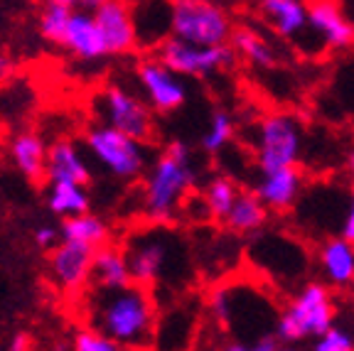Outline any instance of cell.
Returning a JSON list of instances; mask_svg holds the SVG:
<instances>
[{"instance_id":"1","label":"cell","mask_w":354,"mask_h":351,"mask_svg":"<svg viewBox=\"0 0 354 351\" xmlns=\"http://www.w3.org/2000/svg\"><path fill=\"white\" fill-rule=\"evenodd\" d=\"M88 327L104 332L113 341L131 351H145L153 346L158 330V300L153 290L131 283L126 287H88L86 302Z\"/></svg>"},{"instance_id":"2","label":"cell","mask_w":354,"mask_h":351,"mask_svg":"<svg viewBox=\"0 0 354 351\" xmlns=\"http://www.w3.org/2000/svg\"><path fill=\"white\" fill-rule=\"evenodd\" d=\"M128 265H131L133 283L148 290H180L192 275V258L189 248L177 231L167 224H153L133 231L123 243Z\"/></svg>"},{"instance_id":"3","label":"cell","mask_w":354,"mask_h":351,"mask_svg":"<svg viewBox=\"0 0 354 351\" xmlns=\"http://www.w3.org/2000/svg\"><path fill=\"white\" fill-rule=\"evenodd\" d=\"M197 170L192 148L183 140H170L158 155L143 180V214L153 224H170L189 199Z\"/></svg>"},{"instance_id":"4","label":"cell","mask_w":354,"mask_h":351,"mask_svg":"<svg viewBox=\"0 0 354 351\" xmlns=\"http://www.w3.org/2000/svg\"><path fill=\"white\" fill-rule=\"evenodd\" d=\"M335 327V300L327 283L310 280L278 312L276 334L283 344L317 339Z\"/></svg>"},{"instance_id":"5","label":"cell","mask_w":354,"mask_h":351,"mask_svg":"<svg viewBox=\"0 0 354 351\" xmlns=\"http://www.w3.org/2000/svg\"><path fill=\"white\" fill-rule=\"evenodd\" d=\"M232 15L216 0H170V37L192 44H229Z\"/></svg>"},{"instance_id":"6","label":"cell","mask_w":354,"mask_h":351,"mask_svg":"<svg viewBox=\"0 0 354 351\" xmlns=\"http://www.w3.org/2000/svg\"><path fill=\"white\" fill-rule=\"evenodd\" d=\"M303 153V133L293 115L268 113L256 123L254 158L259 172L298 167Z\"/></svg>"},{"instance_id":"7","label":"cell","mask_w":354,"mask_h":351,"mask_svg":"<svg viewBox=\"0 0 354 351\" xmlns=\"http://www.w3.org/2000/svg\"><path fill=\"white\" fill-rule=\"evenodd\" d=\"M84 140H86V148L91 153V158L113 177L138 180L145 172V165H148L145 143L116 131L113 126H106V123L94 126L86 133Z\"/></svg>"},{"instance_id":"8","label":"cell","mask_w":354,"mask_h":351,"mask_svg":"<svg viewBox=\"0 0 354 351\" xmlns=\"http://www.w3.org/2000/svg\"><path fill=\"white\" fill-rule=\"evenodd\" d=\"M155 57L185 79H205L234 64L236 52L232 44H192L167 37L155 47Z\"/></svg>"},{"instance_id":"9","label":"cell","mask_w":354,"mask_h":351,"mask_svg":"<svg viewBox=\"0 0 354 351\" xmlns=\"http://www.w3.org/2000/svg\"><path fill=\"white\" fill-rule=\"evenodd\" d=\"M96 113L106 126H113L116 131L136 137L140 143H150L155 135L153 106L138 99L123 86H106L94 99Z\"/></svg>"},{"instance_id":"10","label":"cell","mask_w":354,"mask_h":351,"mask_svg":"<svg viewBox=\"0 0 354 351\" xmlns=\"http://www.w3.org/2000/svg\"><path fill=\"white\" fill-rule=\"evenodd\" d=\"M138 74V84L145 93V101L153 106L158 113H175L177 108H183L187 104V84L185 77L172 72L170 66L162 64L158 57L143 59L136 69Z\"/></svg>"},{"instance_id":"11","label":"cell","mask_w":354,"mask_h":351,"mask_svg":"<svg viewBox=\"0 0 354 351\" xmlns=\"http://www.w3.org/2000/svg\"><path fill=\"white\" fill-rule=\"evenodd\" d=\"M94 248L74 241H59L50 251V278L62 292L79 295L91 285Z\"/></svg>"},{"instance_id":"12","label":"cell","mask_w":354,"mask_h":351,"mask_svg":"<svg viewBox=\"0 0 354 351\" xmlns=\"http://www.w3.org/2000/svg\"><path fill=\"white\" fill-rule=\"evenodd\" d=\"M308 20L310 37L325 50L344 52L354 44V22L339 0H308Z\"/></svg>"},{"instance_id":"13","label":"cell","mask_w":354,"mask_h":351,"mask_svg":"<svg viewBox=\"0 0 354 351\" xmlns=\"http://www.w3.org/2000/svg\"><path fill=\"white\" fill-rule=\"evenodd\" d=\"M94 17L106 39L109 55H128L138 47V28L128 0H106L94 8Z\"/></svg>"},{"instance_id":"14","label":"cell","mask_w":354,"mask_h":351,"mask_svg":"<svg viewBox=\"0 0 354 351\" xmlns=\"http://www.w3.org/2000/svg\"><path fill=\"white\" fill-rule=\"evenodd\" d=\"M59 47H64L72 57L82 61H96L109 57V47L101 35L99 22L94 17V10H74L69 17L64 35H62Z\"/></svg>"},{"instance_id":"15","label":"cell","mask_w":354,"mask_h":351,"mask_svg":"<svg viewBox=\"0 0 354 351\" xmlns=\"http://www.w3.org/2000/svg\"><path fill=\"white\" fill-rule=\"evenodd\" d=\"M263 22L281 39L295 42L310 32L308 0H259Z\"/></svg>"},{"instance_id":"16","label":"cell","mask_w":354,"mask_h":351,"mask_svg":"<svg viewBox=\"0 0 354 351\" xmlns=\"http://www.w3.org/2000/svg\"><path fill=\"white\" fill-rule=\"evenodd\" d=\"M254 192L271 211H288L298 204L300 192H303V172L298 167L261 172Z\"/></svg>"},{"instance_id":"17","label":"cell","mask_w":354,"mask_h":351,"mask_svg":"<svg viewBox=\"0 0 354 351\" xmlns=\"http://www.w3.org/2000/svg\"><path fill=\"white\" fill-rule=\"evenodd\" d=\"M317 268L327 285L339 290L354 287V243L344 236L325 238L317 248Z\"/></svg>"},{"instance_id":"18","label":"cell","mask_w":354,"mask_h":351,"mask_svg":"<svg viewBox=\"0 0 354 351\" xmlns=\"http://www.w3.org/2000/svg\"><path fill=\"white\" fill-rule=\"evenodd\" d=\"M197 314L187 305H172L170 312L160 314L158 330H155L153 351H185L194 336Z\"/></svg>"},{"instance_id":"19","label":"cell","mask_w":354,"mask_h":351,"mask_svg":"<svg viewBox=\"0 0 354 351\" xmlns=\"http://www.w3.org/2000/svg\"><path fill=\"white\" fill-rule=\"evenodd\" d=\"M8 153H10L12 165L32 182L44 180L47 175V143L37 131H17L8 140Z\"/></svg>"},{"instance_id":"20","label":"cell","mask_w":354,"mask_h":351,"mask_svg":"<svg viewBox=\"0 0 354 351\" xmlns=\"http://www.w3.org/2000/svg\"><path fill=\"white\" fill-rule=\"evenodd\" d=\"M229 44L234 47L236 57H241L243 61H249L254 69L271 72V69H276L281 64V55H278L276 44L266 37L263 32L251 28V25H236Z\"/></svg>"},{"instance_id":"21","label":"cell","mask_w":354,"mask_h":351,"mask_svg":"<svg viewBox=\"0 0 354 351\" xmlns=\"http://www.w3.org/2000/svg\"><path fill=\"white\" fill-rule=\"evenodd\" d=\"M47 182H77L86 187L91 182V170L86 160L79 153V148L72 140H57L50 145L47 153Z\"/></svg>"},{"instance_id":"22","label":"cell","mask_w":354,"mask_h":351,"mask_svg":"<svg viewBox=\"0 0 354 351\" xmlns=\"http://www.w3.org/2000/svg\"><path fill=\"white\" fill-rule=\"evenodd\" d=\"M133 283L131 265H128L126 251L118 246H106L94 251V268H91V285L88 287H126Z\"/></svg>"},{"instance_id":"23","label":"cell","mask_w":354,"mask_h":351,"mask_svg":"<svg viewBox=\"0 0 354 351\" xmlns=\"http://www.w3.org/2000/svg\"><path fill=\"white\" fill-rule=\"evenodd\" d=\"M268 211L271 209L261 202V197L256 192H239L232 211L224 219V226L232 234H239V236H254L266 226Z\"/></svg>"},{"instance_id":"24","label":"cell","mask_w":354,"mask_h":351,"mask_svg":"<svg viewBox=\"0 0 354 351\" xmlns=\"http://www.w3.org/2000/svg\"><path fill=\"white\" fill-rule=\"evenodd\" d=\"M62 241H74L82 243L88 248H101L109 243L111 229L101 216L96 214H79V216H69V219L62 221Z\"/></svg>"},{"instance_id":"25","label":"cell","mask_w":354,"mask_h":351,"mask_svg":"<svg viewBox=\"0 0 354 351\" xmlns=\"http://www.w3.org/2000/svg\"><path fill=\"white\" fill-rule=\"evenodd\" d=\"M47 204H50L52 214L69 219L88 211V194L84 184L77 182H50V192H47Z\"/></svg>"},{"instance_id":"26","label":"cell","mask_w":354,"mask_h":351,"mask_svg":"<svg viewBox=\"0 0 354 351\" xmlns=\"http://www.w3.org/2000/svg\"><path fill=\"white\" fill-rule=\"evenodd\" d=\"M239 192H241V189H239L234 180H229V177H214V180L205 187V194H202V199H205V204H207V211H209V219L224 224V219H227L229 211H232L234 202H236Z\"/></svg>"},{"instance_id":"27","label":"cell","mask_w":354,"mask_h":351,"mask_svg":"<svg viewBox=\"0 0 354 351\" xmlns=\"http://www.w3.org/2000/svg\"><path fill=\"white\" fill-rule=\"evenodd\" d=\"M74 8L66 6V3H59V0H44L42 8H39V35L50 42L59 44L62 35H64L66 25H69V17H72Z\"/></svg>"},{"instance_id":"28","label":"cell","mask_w":354,"mask_h":351,"mask_svg":"<svg viewBox=\"0 0 354 351\" xmlns=\"http://www.w3.org/2000/svg\"><path fill=\"white\" fill-rule=\"evenodd\" d=\"M232 140H234V118L227 113V111H214L205 135H202V140H199L202 150H205L207 155H216L227 148Z\"/></svg>"},{"instance_id":"29","label":"cell","mask_w":354,"mask_h":351,"mask_svg":"<svg viewBox=\"0 0 354 351\" xmlns=\"http://www.w3.org/2000/svg\"><path fill=\"white\" fill-rule=\"evenodd\" d=\"M74 351H123V346L106 336L104 332L86 327L74 336Z\"/></svg>"},{"instance_id":"30","label":"cell","mask_w":354,"mask_h":351,"mask_svg":"<svg viewBox=\"0 0 354 351\" xmlns=\"http://www.w3.org/2000/svg\"><path fill=\"white\" fill-rule=\"evenodd\" d=\"M313 351H354V339L342 327H332L322 336H317Z\"/></svg>"},{"instance_id":"31","label":"cell","mask_w":354,"mask_h":351,"mask_svg":"<svg viewBox=\"0 0 354 351\" xmlns=\"http://www.w3.org/2000/svg\"><path fill=\"white\" fill-rule=\"evenodd\" d=\"M281 346V339H278L276 332L271 334H263L259 339H236V341H227L221 346V351H276Z\"/></svg>"},{"instance_id":"32","label":"cell","mask_w":354,"mask_h":351,"mask_svg":"<svg viewBox=\"0 0 354 351\" xmlns=\"http://www.w3.org/2000/svg\"><path fill=\"white\" fill-rule=\"evenodd\" d=\"M59 238H62V231H57L55 226H50V224H42L35 229V243H37L39 248L52 251V248L59 243Z\"/></svg>"},{"instance_id":"33","label":"cell","mask_w":354,"mask_h":351,"mask_svg":"<svg viewBox=\"0 0 354 351\" xmlns=\"http://www.w3.org/2000/svg\"><path fill=\"white\" fill-rule=\"evenodd\" d=\"M339 236H344L347 241H352V243H354V192L349 194L347 211H344V219H342V229H339Z\"/></svg>"},{"instance_id":"34","label":"cell","mask_w":354,"mask_h":351,"mask_svg":"<svg viewBox=\"0 0 354 351\" xmlns=\"http://www.w3.org/2000/svg\"><path fill=\"white\" fill-rule=\"evenodd\" d=\"M8 351H30V336L25 334V332L15 334L10 339V346H8Z\"/></svg>"},{"instance_id":"35","label":"cell","mask_w":354,"mask_h":351,"mask_svg":"<svg viewBox=\"0 0 354 351\" xmlns=\"http://www.w3.org/2000/svg\"><path fill=\"white\" fill-rule=\"evenodd\" d=\"M10 72H12V61L8 59L6 55H0V84L8 82V77H10Z\"/></svg>"},{"instance_id":"36","label":"cell","mask_w":354,"mask_h":351,"mask_svg":"<svg viewBox=\"0 0 354 351\" xmlns=\"http://www.w3.org/2000/svg\"><path fill=\"white\" fill-rule=\"evenodd\" d=\"M339 6L344 8V12H347V17L354 22V0H339Z\"/></svg>"},{"instance_id":"37","label":"cell","mask_w":354,"mask_h":351,"mask_svg":"<svg viewBox=\"0 0 354 351\" xmlns=\"http://www.w3.org/2000/svg\"><path fill=\"white\" fill-rule=\"evenodd\" d=\"M347 172H349V180L354 182V148H352V153H349V158H347Z\"/></svg>"},{"instance_id":"38","label":"cell","mask_w":354,"mask_h":351,"mask_svg":"<svg viewBox=\"0 0 354 351\" xmlns=\"http://www.w3.org/2000/svg\"><path fill=\"white\" fill-rule=\"evenodd\" d=\"M101 3H106V0H84V8H91V10H94V8L101 6Z\"/></svg>"},{"instance_id":"39","label":"cell","mask_w":354,"mask_h":351,"mask_svg":"<svg viewBox=\"0 0 354 351\" xmlns=\"http://www.w3.org/2000/svg\"><path fill=\"white\" fill-rule=\"evenodd\" d=\"M276 351H300V349L295 344H283V341H281V346H278Z\"/></svg>"}]
</instances>
